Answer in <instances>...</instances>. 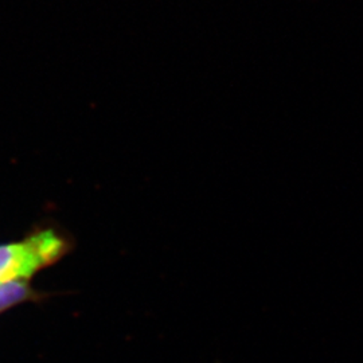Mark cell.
<instances>
[{
  "instance_id": "obj_1",
  "label": "cell",
  "mask_w": 363,
  "mask_h": 363,
  "mask_svg": "<svg viewBox=\"0 0 363 363\" xmlns=\"http://www.w3.org/2000/svg\"><path fill=\"white\" fill-rule=\"evenodd\" d=\"M64 250V240L52 232H40L22 242L0 245V286L27 281L34 273L60 259Z\"/></svg>"
},
{
  "instance_id": "obj_2",
  "label": "cell",
  "mask_w": 363,
  "mask_h": 363,
  "mask_svg": "<svg viewBox=\"0 0 363 363\" xmlns=\"http://www.w3.org/2000/svg\"><path fill=\"white\" fill-rule=\"evenodd\" d=\"M33 296V289L28 281H13L0 286V312L23 303Z\"/></svg>"
}]
</instances>
